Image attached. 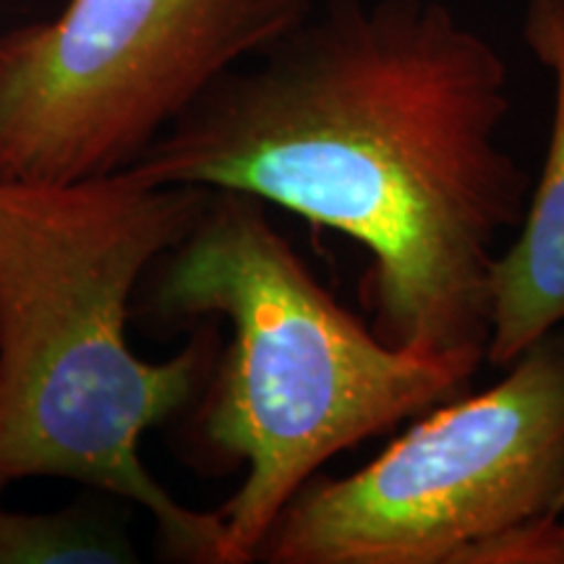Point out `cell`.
I'll return each instance as SVG.
<instances>
[{"mask_svg":"<svg viewBox=\"0 0 564 564\" xmlns=\"http://www.w3.org/2000/svg\"><path fill=\"white\" fill-rule=\"evenodd\" d=\"M457 564H564V512L531 520L465 549Z\"/></svg>","mask_w":564,"mask_h":564,"instance_id":"ba28073f","label":"cell"},{"mask_svg":"<svg viewBox=\"0 0 564 564\" xmlns=\"http://www.w3.org/2000/svg\"><path fill=\"white\" fill-rule=\"evenodd\" d=\"M564 512V491H562V499H560V510H556V514Z\"/></svg>","mask_w":564,"mask_h":564,"instance_id":"9c48e42d","label":"cell"},{"mask_svg":"<svg viewBox=\"0 0 564 564\" xmlns=\"http://www.w3.org/2000/svg\"><path fill=\"white\" fill-rule=\"evenodd\" d=\"M523 37L552 74L554 112L518 238L499 251L491 272L486 364L499 369L564 327V0H528Z\"/></svg>","mask_w":564,"mask_h":564,"instance_id":"8992f818","label":"cell"},{"mask_svg":"<svg viewBox=\"0 0 564 564\" xmlns=\"http://www.w3.org/2000/svg\"><path fill=\"white\" fill-rule=\"evenodd\" d=\"M314 0H68L0 34V178L121 173Z\"/></svg>","mask_w":564,"mask_h":564,"instance_id":"5b68a950","label":"cell"},{"mask_svg":"<svg viewBox=\"0 0 564 564\" xmlns=\"http://www.w3.org/2000/svg\"><path fill=\"white\" fill-rule=\"evenodd\" d=\"M137 562L126 533L102 512L74 505L58 512H17L0 505V564Z\"/></svg>","mask_w":564,"mask_h":564,"instance_id":"52a82bcc","label":"cell"},{"mask_svg":"<svg viewBox=\"0 0 564 564\" xmlns=\"http://www.w3.org/2000/svg\"><path fill=\"white\" fill-rule=\"evenodd\" d=\"M133 314L162 327H230L183 415L186 460L243 470L220 510L228 564L257 562L267 531L333 457L460 398L476 366L382 343L308 270L267 202L215 192L141 280Z\"/></svg>","mask_w":564,"mask_h":564,"instance_id":"3957f363","label":"cell"},{"mask_svg":"<svg viewBox=\"0 0 564 564\" xmlns=\"http://www.w3.org/2000/svg\"><path fill=\"white\" fill-rule=\"evenodd\" d=\"M489 390L423 413L350 476L316 474L257 562L457 564L465 549L556 514L564 491V327Z\"/></svg>","mask_w":564,"mask_h":564,"instance_id":"277c9868","label":"cell"},{"mask_svg":"<svg viewBox=\"0 0 564 564\" xmlns=\"http://www.w3.org/2000/svg\"><path fill=\"white\" fill-rule=\"evenodd\" d=\"M209 192L131 171L0 178V491L68 478L112 494L150 514L160 552L186 564H228L223 518L181 505L141 460V440L199 400L223 335L199 322L178 352L144 361L126 329L144 274Z\"/></svg>","mask_w":564,"mask_h":564,"instance_id":"7a4b0ae2","label":"cell"},{"mask_svg":"<svg viewBox=\"0 0 564 564\" xmlns=\"http://www.w3.org/2000/svg\"><path fill=\"white\" fill-rule=\"evenodd\" d=\"M507 116L505 58L442 0H324L126 171L343 232L369 253L379 340L478 369L494 264L531 196Z\"/></svg>","mask_w":564,"mask_h":564,"instance_id":"6da1fadb","label":"cell"}]
</instances>
